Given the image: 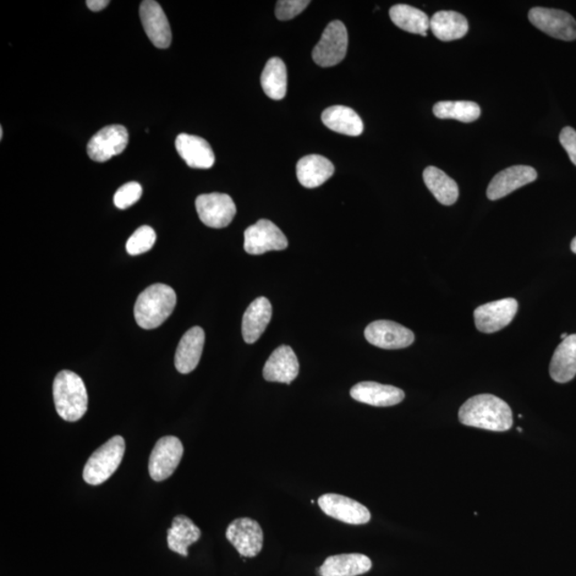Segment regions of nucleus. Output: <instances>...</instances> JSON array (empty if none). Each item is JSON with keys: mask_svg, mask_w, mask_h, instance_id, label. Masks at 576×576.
Here are the masks:
<instances>
[{"mask_svg": "<svg viewBox=\"0 0 576 576\" xmlns=\"http://www.w3.org/2000/svg\"><path fill=\"white\" fill-rule=\"evenodd\" d=\"M321 120L328 129L338 134L355 137L363 133V121L349 107H329L322 113Z\"/></svg>", "mask_w": 576, "mask_h": 576, "instance_id": "obj_25", "label": "nucleus"}, {"mask_svg": "<svg viewBox=\"0 0 576 576\" xmlns=\"http://www.w3.org/2000/svg\"><path fill=\"white\" fill-rule=\"evenodd\" d=\"M183 454L184 447L179 438L168 436L158 440L149 460L152 479L155 481L168 480L177 470Z\"/></svg>", "mask_w": 576, "mask_h": 576, "instance_id": "obj_7", "label": "nucleus"}, {"mask_svg": "<svg viewBox=\"0 0 576 576\" xmlns=\"http://www.w3.org/2000/svg\"><path fill=\"white\" fill-rule=\"evenodd\" d=\"M559 141H561L563 149L568 153L570 161L576 166V130L567 126L559 135Z\"/></svg>", "mask_w": 576, "mask_h": 576, "instance_id": "obj_35", "label": "nucleus"}, {"mask_svg": "<svg viewBox=\"0 0 576 576\" xmlns=\"http://www.w3.org/2000/svg\"><path fill=\"white\" fill-rule=\"evenodd\" d=\"M430 29L438 40L448 42L468 34L469 23L463 14L455 11H438L430 20Z\"/></svg>", "mask_w": 576, "mask_h": 576, "instance_id": "obj_26", "label": "nucleus"}, {"mask_svg": "<svg viewBox=\"0 0 576 576\" xmlns=\"http://www.w3.org/2000/svg\"><path fill=\"white\" fill-rule=\"evenodd\" d=\"M205 343V333L200 327H194L180 338L174 363L180 374H189L201 360Z\"/></svg>", "mask_w": 576, "mask_h": 576, "instance_id": "obj_19", "label": "nucleus"}, {"mask_svg": "<svg viewBox=\"0 0 576 576\" xmlns=\"http://www.w3.org/2000/svg\"><path fill=\"white\" fill-rule=\"evenodd\" d=\"M156 241V233L149 226H142L135 230L126 243V250L130 255H140L153 248Z\"/></svg>", "mask_w": 576, "mask_h": 576, "instance_id": "obj_32", "label": "nucleus"}, {"mask_svg": "<svg viewBox=\"0 0 576 576\" xmlns=\"http://www.w3.org/2000/svg\"><path fill=\"white\" fill-rule=\"evenodd\" d=\"M333 173V163L321 155L305 156L297 163V178L305 188H320Z\"/></svg>", "mask_w": 576, "mask_h": 576, "instance_id": "obj_23", "label": "nucleus"}, {"mask_svg": "<svg viewBox=\"0 0 576 576\" xmlns=\"http://www.w3.org/2000/svg\"><path fill=\"white\" fill-rule=\"evenodd\" d=\"M568 337H569V336H568V333H563V334H562V336H561V338H562V339H563H563H566Z\"/></svg>", "mask_w": 576, "mask_h": 576, "instance_id": "obj_38", "label": "nucleus"}, {"mask_svg": "<svg viewBox=\"0 0 576 576\" xmlns=\"http://www.w3.org/2000/svg\"><path fill=\"white\" fill-rule=\"evenodd\" d=\"M318 505L329 517L344 523L362 525L371 521L370 510L364 505L347 497L327 493L318 498Z\"/></svg>", "mask_w": 576, "mask_h": 576, "instance_id": "obj_12", "label": "nucleus"}, {"mask_svg": "<svg viewBox=\"0 0 576 576\" xmlns=\"http://www.w3.org/2000/svg\"><path fill=\"white\" fill-rule=\"evenodd\" d=\"M422 179L430 190L431 194L435 196L436 199L443 205H453L458 200L459 188L456 182L452 178H449L446 172L437 167H427Z\"/></svg>", "mask_w": 576, "mask_h": 576, "instance_id": "obj_28", "label": "nucleus"}, {"mask_svg": "<svg viewBox=\"0 0 576 576\" xmlns=\"http://www.w3.org/2000/svg\"><path fill=\"white\" fill-rule=\"evenodd\" d=\"M572 250L573 254L576 255V238L572 240Z\"/></svg>", "mask_w": 576, "mask_h": 576, "instance_id": "obj_37", "label": "nucleus"}, {"mask_svg": "<svg viewBox=\"0 0 576 576\" xmlns=\"http://www.w3.org/2000/svg\"><path fill=\"white\" fill-rule=\"evenodd\" d=\"M288 246L287 236L276 224L266 219H261L245 230L244 248L248 255H261L268 251H281Z\"/></svg>", "mask_w": 576, "mask_h": 576, "instance_id": "obj_6", "label": "nucleus"}, {"mask_svg": "<svg viewBox=\"0 0 576 576\" xmlns=\"http://www.w3.org/2000/svg\"><path fill=\"white\" fill-rule=\"evenodd\" d=\"M177 305V294L169 285L157 283L146 288L135 305V320L146 330L162 326Z\"/></svg>", "mask_w": 576, "mask_h": 576, "instance_id": "obj_2", "label": "nucleus"}, {"mask_svg": "<svg viewBox=\"0 0 576 576\" xmlns=\"http://www.w3.org/2000/svg\"><path fill=\"white\" fill-rule=\"evenodd\" d=\"M227 539L243 557L259 555L264 542L261 525L249 518L236 519L228 526Z\"/></svg>", "mask_w": 576, "mask_h": 576, "instance_id": "obj_13", "label": "nucleus"}, {"mask_svg": "<svg viewBox=\"0 0 576 576\" xmlns=\"http://www.w3.org/2000/svg\"><path fill=\"white\" fill-rule=\"evenodd\" d=\"M550 375L558 383H567L576 376V334L559 344L553 355Z\"/></svg>", "mask_w": 576, "mask_h": 576, "instance_id": "obj_24", "label": "nucleus"}, {"mask_svg": "<svg viewBox=\"0 0 576 576\" xmlns=\"http://www.w3.org/2000/svg\"><path fill=\"white\" fill-rule=\"evenodd\" d=\"M299 374L297 355L289 346H280L266 362L263 376L265 380L280 383H292Z\"/></svg>", "mask_w": 576, "mask_h": 576, "instance_id": "obj_18", "label": "nucleus"}, {"mask_svg": "<svg viewBox=\"0 0 576 576\" xmlns=\"http://www.w3.org/2000/svg\"><path fill=\"white\" fill-rule=\"evenodd\" d=\"M142 196V188L139 183L129 182L120 188L113 196L114 205L119 210H126L136 205Z\"/></svg>", "mask_w": 576, "mask_h": 576, "instance_id": "obj_33", "label": "nucleus"}, {"mask_svg": "<svg viewBox=\"0 0 576 576\" xmlns=\"http://www.w3.org/2000/svg\"><path fill=\"white\" fill-rule=\"evenodd\" d=\"M348 48V32L341 21H333L326 27L320 42L313 51V60L322 68L342 63Z\"/></svg>", "mask_w": 576, "mask_h": 576, "instance_id": "obj_5", "label": "nucleus"}, {"mask_svg": "<svg viewBox=\"0 0 576 576\" xmlns=\"http://www.w3.org/2000/svg\"><path fill=\"white\" fill-rule=\"evenodd\" d=\"M87 7L89 8L93 13H100V11L105 9L111 2L109 0H88Z\"/></svg>", "mask_w": 576, "mask_h": 576, "instance_id": "obj_36", "label": "nucleus"}, {"mask_svg": "<svg viewBox=\"0 0 576 576\" xmlns=\"http://www.w3.org/2000/svg\"><path fill=\"white\" fill-rule=\"evenodd\" d=\"M538 178L537 171L530 166H513L503 170L492 179L488 186V199L497 201L523 186L533 183Z\"/></svg>", "mask_w": 576, "mask_h": 576, "instance_id": "obj_16", "label": "nucleus"}, {"mask_svg": "<svg viewBox=\"0 0 576 576\" xmlns=\"http://www.w3.org/2000/svg\"><path fill=\"white\" fill-rule=\"evenodd\" d=\"M175 147L190 168L210 169L215 163L212 146L201 137L180 134L175 140Z\"/></svg>", "mask_w": 576, "mask_h": 576, "instance_id": "obj_20", "label": "nucleus"}, {"mask_svg": "<svg viewBox=\"0 0 576 576\" xmlns=\"http://www.w3.org/2000/svg\"><path fill=\"white\" fill-rule=\"evenodd\" d=\"M129 144V131L123 125H109L92 137L88 144V155L92 161L105 163L123 153Z\"/></svg>", "mask_w": 576, "mask_h": 576, "instance_id": "obj_9", "label": "nucleus"}, {"mask_svg": "<svg viewBox=\"0 0 576 576\" xmlns=\"http://www.w3.org/2000/svg\"><path fill=\"white\" fill-rule=\"evenodd\" d=\"M367 342L382 349H403L414 342L410 329L391 321H377L365 329Z\"/></svg>", "mask_w": 576, "mask_h": 576, "instance_id": "obj_14", "label": "nucleus"}, {"mask_svg": "<svg viewBox=\"0 0 576 576\" xmlns=\"http://www.w3.org/2000/svg\"><path fill=\"white\" fill-rule=\"evenodd\" d=\"M310 4L309 0H281L276 5V16L280 21L296 18Z\"/></svg>", "mask_w": 576, "mask_h": 576, "instance_id": "obj_34", "label": "nucleus"}, {"mask_svg": "<svg viewBox=\"0 0 576 576\" xmlns=\"http://www.w3.org/2000/svg\"><path fill=\"white\" fill-rule=\"evenodd\" d=\"M272 306L265 297L257 298L245 312L243 317V337L246 343L254 344L262 337L271 321Z\"/></svg>", "mask_w": 576, "mask_h": 576, "instance_id": "obj_21", "label": "nucleus"}, {"mask_svg": "<svg viewBox=\"0 0 576 576\" xmlns=\"http://www.w3.org/2000/svg\"><path fill=\"white\" fill-rule=\"evenodd\" d=\"M389 18L400 29L410 34L427 37V30L430 29V20L427 14L409 4L393 5L389 9Z\"/></svg>", "mask_w": 576, "mask_h": 576, "instance_id": "obj_29", "label": "nucleus"}, {"mask_svg": "<svg viewBox=\"0 0 576 576\" xmlns=\"http://www.w3.org/2000/svg\"><path fill=\"white\" fill-rule=\"evenodd\" d=\"M196 208L200 221L205 226L213 229L228 227L236 215V205L232 197L218 192L197 196Z\"/></svg>", "mask_w": 576, "mask_h": 576, "instance_id": "obj_8", "label": "nucleus"}, {"mask_svg": "<svg viewBox=\"0 0 576 576\" xmlns=\"http://www.w3.org/2000/svg\"><path fill=\"white\" fill-rule=\"evenodd\" d=\"M200 538L201 530L188 517L180 514L173 519L171 529L168 530V547L170 550L188 557V547Z\"/></svg>", "mask_w": 576, "mask_h": 576, "instance_id": "obj_27", "label": "nucleus"}, {"mask_svg": "<svg viewBox=\"0 0 576 576\" xmlns=\"http://www.w3.org/2000/svg\"><path fill=\"white\" fill-rule=\"evenodd\" d=\"M519 309L518 301L506 298L482 305L474 312L475 325L480 332L495 333L513 321Z\"/></svg>", "mask_w": 576, "mask_h": 576, "instance_id": "obj_11", "label": "nucleus"}, {"mask_svg": "<svg viewBox=\"0 0 576 576\" xmlns=\"http://www.w3.org/2000/svg\"><path fill=\"white\" fill-rule=\"evenodd\" d=\"M140 19L147 38L158 48L171 46L172 32L161 4L154 0H145L140 4Z\"/></svg>", "mask_w": 576, "mask_h": 576, "instance_id": "obj_15", "label": "nucleus"}, {"mask_svg": "<svg viewBox=\"0 0 576 576\" xmlns=\"http://www.w3.org/2000/svg\"><path fill=\"white\" fill-rule=\"evenodd\" d=\"M125 453V441L115 436L93 453L84 469L87 484L98 486L105 482L118 470Z\"/></svg>", "mask_w": 576, "mask_h": 576, "instance_id": "obj_4", "label": "nucleus"}, {"mask_svg": "<svg viewBox=\"0 0 576 576\" xmlns=\"http://www.w3.org/2000/svg\"><path fill=\"white\" fill-rule=\"evenodd\" d=\"M350 397L356 402L374 405V407H392L403 402L405 393L403 389L397 387L364 381L355 384L350 389Z\"/></svg>", "mask_w": 576, "mask_h": 576, "instance_id": "obj_17", "label": "nucleus"}, {"mask_svg": "<svg viewBox=\"0 0 576 576\" xmlns=\"http://www.w3.org/2000/svg\"><path fill=\"white\" fill-rule=\"evenodd\" d=\"M371 566L363 554H341L328 557L318 572L321 576H358L369 572Z\"/></svg>", "mask_w": 576, "mask_h": 576, "instance_id": "obj_22", "label": "nucleus"}, {"mask_svg": "<svg viewBox=\"0 0 576 576\" xmlns=\"http://www.w3.org/2000/svg\"><path fill=\"white\" fill-rule=\"evenodd\" d=\"M3 137H4V130H3V128H2V129H0V138L3 139Z\"/></svg>", "mask_w": 576, "mask_h": 576, "instance_id": "obj_39", "label": "nucleus"}, {"mask_svg": "<svg viewBox=\"0 0 576 576\" xmlns=\"http://www.w3.org/2000/svg\"><path fill=\"white\" fill-rule=\"evenodd\" d=\"M480 107L474 102H438L433 106V113L438 119H454L460 122L472 123L480 117Z\"/></svg>", "mask_w": 576, "mask_h": 576, "instance_id": "obj_31", "label": "nucleus"}, {"mask_svg": "<svg viewBox=\"0 0 576 576\" xmlns=\"http://www.w3.org/2000/svg\"><path fill=\"white\" fill-rule=\"evenodd\" d=\"M263 90L268 97L280 101L287 96L288 71L282 59L274 57L268 60L261 76Z\"/></svg>", "mask_w": 576, "mask_h": 576, "instance_id": "obj_30", "label": "nucleus"}, {"mask_svg": "<svg viewBox=\"0 0 576 576\" xmlns=\"http://www.w3.org/2000/svg\"><path fill=\"white\" fill-rule=\"evenodd\" d=\"M54 402L60 418L79 421L88 410V393L81 378L71 371H63L54 378Z\"/></svg>", "mask_w": 576, "mask_h": 576, "instance_id": "obj_3", "label": "nucleus"}, {"mask_svg": "<svg viewBox=\"0 0 576 576\" xmlns=\"http://www.w3.org/2000/svg\"><path fill=\"white\" fill-rule=\"evenodd\" d=\"M459 421L465 426L498 432L509 430L513 424L509 405L491 394L466 400L459 410Z\"/></svg>", "mask_w": 576, "mask_h": 576, "instance_id": "obj_1", "label": "nucleus"}, {"mask_svg": "<svg viewBox=\"0 0 576 576\" xmlns=\"http://www.w3.org/2000/svg\"><path fill=\"white\" fill-rule=\"evenodd\" d=\"M530 23L545 34L563 41L576 38V21L564 11L547 8H533L530 11Z\"/></svg>", "mask_w": 576, "mask_h": 576, "instance_id": "obj_10", "label": "nucleus"}]
</instances>
